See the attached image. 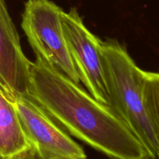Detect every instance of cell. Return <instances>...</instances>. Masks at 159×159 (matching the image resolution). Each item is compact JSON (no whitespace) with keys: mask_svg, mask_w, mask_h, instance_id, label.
I'll return each instance as SVG.
<instances>
[{"mask_svg":"<svg viewBox=\"0 0 159 159\" xmlns=\"http://www.w3.org/2000/svg\"><path fill=\"white\" fill-rule=\"evenodd\" d=\"M30 96L69 133L112 159H151L115 110L42 60L31 62Z\"/></svg>","mask_w":159,"mask_h":159,"instance_id":"6da1fadb","label":"cell"},{"mask_svg":"<svg viewBox=\"0 0 159 159\" xmlns=\"http://www.w3.org/2000/svg\"><path fill=\"white\" fill-rule=\"evenodd\" d=\"M111 107L140 140L151 159H157L159 144L144 102L145 71L126 48L115 40L102 41Z\"/></svg>","mask_w":159,"mask_h":159,"instance_id":"7a4b0ae2","label":"cell"},{"mask_svg":"<svg viewBox=\"0 0 159 159\" xmlns=\"http://www.w3.org/2000/svg\"><path fill=\"white\" fill-rule=\"evenodd\" d=\"M62 12V8L50 0H27L22 15L21 26L36 58L80 84L64 35Z\"/></svg>","mask_w":159,"mask_h":159,"instance_id":"3957f363","label":"cell"},{"mask_svg":"<svg viewBox=\"0 0 159 159\" xmlns=\"http://www.w3.org/2000/svg\"><path fill=\"white\" fill-rule=\"evenodd\" d=\"M62 24L80 81L97 100L111 107L102 40L87 29L75 8L63 11Z\"/></svg>","mask_w":159,"mask_h":159,"instance_id":"277c9868","label":"cell"},{"mask_svg":"<svg viewBox=\"0 0 159 159\" xmlns=\"http://www.w3.org/2000/svg\"><path fill=\"white\" fill-rule=\"evenodd\" d=\"M13 103L30 144L44 159H87L84 149L31 96H16Z\"/></svg>","mask_w":159,"mask_h":159,"instance_id":"5b68a950","label":"cell"},{"mask_svg":"<svg viewBox=\"0 0 159 159\" xmlns=\"http://www.w3.org/2000/svg\"><path fill=\"white\" fill-rule=\"evenodd\" d=\"M31 62L22 50L5 0H0V87L12 98L30 96Z\"/></svg>","mask_w":159,"mask_h":159,"instance_id":"8992f818","label":"cell"},{"mask_svg":"<svg viewBox=\"0 0 159 159\" xmlns=\"http://www.w3.org/2000/svg\"><path fill=\"white\" fill-rule=\"evenodd\" d=\"M31 147L11 97L0 87V156L11 159Z\"/></svg>","mask_w":159,"mask_h":159,"instance_id":"52a82bcc","label":"cell"},{"mask_svg":"<svg viewBox=\"0 0 159 159\" xmlns=\"http://www.w3.org/2000/svg\"><path fill=\"white\" fill-rule=\"evenodd\" d=\"M144 102L159 144V71H145L143 81ZM159 159V153L157 155Z\"/></svg>","mask_w":159,"mask_h":159,"instance_id":"ba28073f","label":"cell"},{"mask_svg":"<svg viewBox=\"0 0 159 159\" xmlns=\"http://www.w3.org/2000/svg\"><path fill=\"white\" fill-rule=\"evenodd\" d=\"M11 159H44L38 154V152L33 147H30L27 150L23 152V153L13 157Z\"/></svg>","mask_w":159,"mask_h":159,"instance_id":"9c48e42d","label":"cell"},{"mask_svg":"<svg viewBox=\"0 0 159 159\" xmlns=\"http://www.w3.org/2000/svg\"><path fill=\"white\" fill-rule=\"evenodd\" d=\"M55 159H76V158H55Z\"/></svg>","mask_w":159,"mask_h":159,"instance_id":"30bf717a","label":"cell"},{"mask_svg":"<svg viewBox=\"0 0 159 159\" xmlns=\"http://www.w3.org/2000/svg\"><path fill=\"white\" fill-rule=\"evenodd\" d=\"M0 159H2V158H1V156H0Z\"/></svg>","mask_w":159,"mask_h":159,"instance_id":"8fae6325","label":"cell"}]
</instances>
